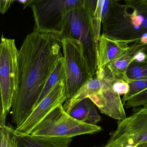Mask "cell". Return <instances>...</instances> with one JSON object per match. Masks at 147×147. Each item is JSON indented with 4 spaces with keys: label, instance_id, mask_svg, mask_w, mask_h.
I'll return each instance as SVG.
<instances>
[{
    "label": "cell",
    "instance_id": "cell-1",
    "mask_svg": "<svg viewBox=\"0 0 147 147\" xmlns=\"http://www.w3.org/2000/svg\"><path fill=\"white\" fill-rule=\"evenodd\" d=\"M59 34L34 31L18 51V82L11 109L12 123L20 127L36 103L59 59L63 57Z\"/></svg>",
    "mask_w": 147,
    "mask_h": 147
},
{
    "label": "cell",
    "instance_id": "cell-2",
    "mask_svg": "<svg viewBox=\"0 0 147 147\" xmlns=\"http://www.w3.org/2000/svg\"><path fill=\"white\" fill-rule=\"evenodd\" d=\"M102 24L104 35L129 44L137 42L145 46L147 55V8L144 3L122 4L110 0Z\"/></svg>",
    "mask_w": 147,
    "mask_h": 147
},
{
    "label": "cell",
    "instance_id": "cell-3",
    "mask_svg": "<svg viewBox=\"0 0 147 147\" xmlns=\"http://www.w3.org/2000/svg\"><path fill=\"white\" fill-rule=\"evenodd\" d=\"M94 15L85 7L72 10L62 20L60 35L62 38L73 39L81 43L84 55L92 76L98 65V49L101 32L94 22Z\"/></svg>",
    "mask_w": 147,
    "mask_h": 147
},
{
    "label": "cell",
    "instance_id": "cell-4",
    "mask_svg": "<svg viewBox=\"0 0 147 147\" xmlns=\"http://www.w3.org/2000/svg\"><path fill=\"white\" fill-rule=\"evenodd\" d=\"M98 0H35L30 7L35 22L34 31L60 35L62 20L72 10L85 7L95 14Z\"/></svg>",
    "mask_w": 147,
    "mask_h": 147
},
{
    "label": "cell",
    "instance_id": "cell-5",
    "mask_svg": "<svg viewBox=\"0 0 147 147\" xmlns=\"http://www.w3.org/2000/svg\"><path fill=\"white\" fill-rule=\"evenodd\" d=\"M0 53V88L1 107L0 127L6 126L7 116L12 109L18 82V50L14 39L1 40Z\"/></svg>",
    "mask_w": 147,
    "mask_h": 147
},
{
    "label": "cell",
    "instance_id": "cell-6",
    "mask_svg": "<svg viewBox=\"0 0 147 147\" xmlns=\"http://www.w3.org/2000/svg\"><path fill=\"white\" fill-rule=\"evenodd\" d=\"M101 127L79 121L70 116L63 104L50 112L35 128L30 134L34 136L72 138L78 136L92 134L102 131Z\"/></svg>",
    "mask_w": 147,
    "mask_h": 147
},
{
    "label": "cell",
    "instance_id": "cell-7",
    "mask_svg": "<svg viewBox=\"0 0 147 147\" xmlns=\"http://www.w3.org/2000/svg\"><path fill=\"white\" fill-rule=\"evenodd\" d=\"M62 43L66 71L65 90L68 100L93 76L90 72L81 43L70 38H62Z\"/></svg>",
    "mask_w": 147,
    "mask_h": 147
},
{
    "label": "cell",
    "instance_id": "cell-8",
    "mask_svg": "<svg viewBox=\"0 0 147 147\" xmlns=\"http://www.w3.org/2000/svg\"><path fill=\"white\" fill-rule=\"evenodd\" d=\"M102 81L101 88L89 97L101 113L119 121L127 118L120 94L114 91L113 84L118 78L114 76L107 66L103 71L95 74Z\"/></svg>",
    "mask_w": 147,
    "mask_h": 147
},
{
    "label": "cell",
    "instance_id": "cell-9",
    "mask_svg": "<svg viewBox=\"0 0 147 147\" xmlns=\"http://www.w3.org/2000/svg\"><path fill=\"white\" fill-rule=\"evenodd\" d=\"M147 142V113L139 111L119 121L117 128L102 147L136 146Z\"/></svg>",
    "mask_w": 147,
    "mask_h": 147
},
{
    "label": "cell",
    "instance_id": "cell-10",
    "mask_svg": "<svg viewBox=\"0 0 147 147\" xmlns=\"http://www.w3.org/2000/svg\"><path fill=\"white\" fill-rule=\"evenodd\" d=\"M66 100L65 81L61 80L35 107L22 124L15 129L16 131L23 134H30L50 112L59 105L63 104Z\"/></svg>",
    "mask_w": 147,
    "mask_h": 147
},
{
    "label": "cell",
    "instance_id": "cell-11",
    "mask_svg": "<svg viewBox=\"0 0 147 147\" xmlns=\"http://www.w3.org/2000/svg\"><path fill=\"white\" fill-rule=\"evenodd\" d=\"M129 43L114 39L102 34L98 49L97 71H102L109 64L117 60L127 51Z\"/></svg>",
    "mask_w": 147,
    "mask_h": 147
},
{
    "label": "cell",
    "instance_id": "cell-12",
    "mask_svg": "<svg viewBox=\"0 0 147 147\" xmlns=\"http://www.w3.org/2000/svg\"><path fill=\"white\" fill-rule=\"evenodd\" d=\"M13 131L18 147H69L72 141V138L34 136Z\"/></svg>",
    "mask_w": 147,
    "mask_h": 147
},
{
    "label": "cell",
    "instance_id": "cell-13",
    "mask_svg": "<svg viewBox=\"0 0 147 147\" xmlns=\"http://www.w3.org/2000/svg\"><path fill=\"white\" fill-rule=\"evenodd\" d=\"M145 49L144 46L137 42L132 43L129 45L128 48L121 57L106 66L116 78L128 83L130 80L127 76L128 68L134 60L135 55L140 51L144 53Z\"/></svg>",
    "mask_w": 147,
    "mask_h": 147
},
{
    "label": "cell",
    "instance_id": "cell-14",
    "mask_svg": "<svg viewBox=\"0 0 147 147\" xmlns=\"http://www.w3.org/2000/svg\"><path fill=\"white\" fill-rule=\"evenodd\" d=\"M96 105L89 98H86L74 105L66 112L72 118L87 124L97 125L101 121Z\"/></svg>",
    "mask_w": 147,
    "mask_h": 147
},
{
    "label": "cell",
    "instance_id": "cell-15",
    "mask_svg": "<svg viewBox=\"0 0 147 147\" xmlns=\"http://www.w3.org/2000/svg\"><path fill=\"white\" fill-rule=\"evenodd\" d=\"M102 86L101 79L93 76L71 98L66 101L63 109L67 112L76 104L86 98H89L98 92Z\"/></svg>",
    "mask_w": 147,
    "mask_h": 147
},
{
    "label": "cell",
    "instance_id": "cell-16",
    "mask_svg": "<svg viewBox=\"0 0 147 147\" xmlns=\"http://www.w3.org/2000/svg\"><path fill=\"white\" fill-rule=\"evenodd\" d=\"M65 61L63 56L59 59L55 68L48 78L35 109L47 96L58 82L61 80L65 81Z\"/></svg>",
    "mask_w": 147,
    "mask_h": 147
},
{
    "label": "cell",
    "instance_id": "cell-17",
    "mask_svg": "<svg viewBox=\"0 0 147 147\" xmlns=\"http://www.w3.org/2000/svg\"><path fill=\"white\" fill-rule=\"evenodd\" d=\"M128 83L129 85L128 92L123 96L122 99V101L124 103L147 89V80H129Z\"/></svg>",
    "mask_w": 147,
    "mask_h": 147
},
{
    "label": "cell",
    "instance_id": "cell-18",
    "mask_svg": "<svg viewBox=\"0 0 147 147\" xmlns=\"http://www.w3.org/2000/svg\"><path fill=\"white\" fill-rule=\"evenodd\" d=\"M13 129L7 125L0 127L1 147H18Z\"/></svg>",
    "mask_w": 147,
    "mask_h": 147
},
{
    "label": "cell",
    "instance_id": "cell-19",
    "mask_svg": "<svg viewBox=\"0 0 147 147\" xmlns=\"http://www.w3.org/2000/svg\"><path fill=\"white\" fill-rule=\"evenodd\" d=\"M147 105V89L135 95L127 102L125 107L127 109L135 108Z\"/></svg>",
    "mask_w": 147,
    "mask_h": 147
},
{
    "label": "cell",
    "instance_id": "cell-20",
    "mask_svg": "<svg viewBox=\"0 0 147 147\" xmlns=\"http://www.w3.org/2000/svg\"><path fill=\"white\" fill-rule=\"evenodd\" d=\"M114 90L120 96L127 94L129 90V85L126 81L117 78L113 84Z\"/></svg>",
    "mask_w": 147,
    "mask_h": 147
},
{
    "label": "cell",
    "instance_id": "cell-21",
    "mask_svg": "<svg viewBox=\"0 0 147 147\" xmlns=\"http://www.w3.org/2000/svg\"><path fill=\"white\" fill-rule=\"evenodd\" d=\"M16 0H0V12L4 14L10 8Z\"/></svg>",
    "mask_w": 147,
    "mask_h": 147
},
{
    "label": "cell",
    "instance_id": "cell-22",
    "mask_svg": "<svg viewBox=\"0 0 147 147\" xmlns=\"http://www.w3.org/2000/svg\"><path fill=\"white\" fill-rule=\"evenodd\" d=\"M113 1L117 2L123 1L126 4H135V3H142L143 0H113Z\"/></svg>",
    "mask_w": 147,
    "mask_h": 147
},
{
    "label": "cell",
    "instance_id": "cell-23",
    "mask_svg": "<svg viewBox=\"0 0 147 147\" xmlns=\"http://www.w3.org/2000/svg\"><path fill=\"white\" fill-rule=\"evenodd\" d=\"M35 1V0H27L26 2L23 5V9H25L26 8L30 7V5L32 4V3L34 1Z\"/></svg>",
    "mask_w": 147,
    "mask_h": 147
},
{
    "label": "cell",
    "instance_id": "cell-24",
    "mask_svg": "<svg viewBox=\"0 0 147 147\" xmlns=\"http://www.w3.org/2000/svg\"><path fill=\"white\" fill-rule=\"evenodd\" d=\"M138 111L141 112H146V113H147V105L143 106V108L141 109L140 110Z\"/></svg>",
    "mask_w": 147,
    "mask_h": 147
},
{
    "label": "cell",
    "instance_id": "cell-25",
    "mask_svg": "<svg viewBox=\"0 0 147 147\" xmlns=\"http://www.w3.org/2000/svg\"><path fill=\"white\" fill-rule=\"evenodd\" d=\"M136 147H147V142L139 144Z\"/></svg>",
    "mask_w": 147,
    "mask_h": 147
},
{
    "label": "cell",
    "instance_id": "cell-26",
    "mask_svg": "<svg viewBox=\"0 0 147 147\" xmlns=\"http://www.w3.org/2000/svg\"><path fill=\"white\" fill-rule=\"evenodd\" d=\"M21 3H22L24 5L26 2L27 0H18Z\"/></svg>",
    "mask_w": 147,
    "mask_h": 147
},
{
    "label": "cell",
    "instance_id": "cell-27",
    "mask_svg": "<svg viewBox=\"0 0 147 147\" xmlns=\"http://www.w3.org/2000/svg\"><path fill=\"white\" fill-rule=\"evenodd\" d=\"M142 2L145 4L147 8V0H143Z\"/></svg>",
    "mask_w": 147,
    "mask_h": 147
}]
</instances>
